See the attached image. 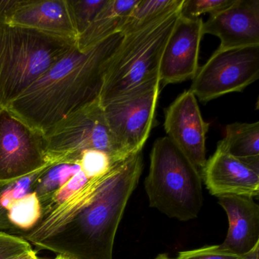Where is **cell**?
<instances>
[{
    "label": "cell",
    "instance_id": "cell-1",
    "mask_svg": "<svg viewBox=\"0 0 259 259\" xmlns=\"http://www.w3.org/2000/svg\"><path fill=\"white\" fill-rule=\"evenodd\" d=\"M123 36L117 33L85 52L75 45L6 109L45 134L62 119L99 100L106 71Z\"/></svg>",
    "mask_w": 259,
    "mask_h": 259
},
{
    "label": "cell",
    "instance_id": "cell-2",
    "mask_svg": "<svg viewBox=\"0 0 259 259\" xmlns=\"http://www.w3.org/2000/svg\"><path fill=\"white\" fill-rule=\"evenodd\" d=\"M142 168V151L119 162L98 197L40 250L72 259H113L116 232Z\"/></svg>",
    "mask_w": 259,
    "mask_h": 259
},
{
    "label": "cell",
    "instance_id": "cell-3",
    "mask_svg": "<svg viewBox=\"0 0 259 259\" xmlns=\"http://www.w3.org/2000/svg\"><path fill=\"white\" fill-rule=\"evenodd\" d=\"M76 45V40L0 25V108H6Z\"/></svg>",
    "mask_w": 259,
    "mask_h": 259
},
{
    "label": "cell",
    "instance_id": "cell-4",
    "mask_svg": "<svg viewBox=\"0 0 259 259\" xmlns=\"http://www.w3.org/2000/svg\"><path fill=\"white\" fill-rule=\"evenodd\" d=\"M145 188L150 206L169 218L191 221L201 211V174L167 136L154 142Z\"/></svg>",
    "mask_w": 259,
    "mask_h": 259
},
{
    "label": "cell",
    "instance_id": "cell-5",
    "mask_svg": "<svg viewBox=\"0 0 259 259\" xmlns=\"http://www.w3.org/2000/svg\"><path fill=\"white\" fill-rule=\"evenodd\" d=\"M181 8L123 36L104 75L99 98L103 107L159 75L162 54Z\"/></svg>",
    "mask_w": 259,
    "mask_h": 259
},
{
    "label": "cell",
    "instance_id": "cell-6",
    "mask_svg": "<svg viewBox=\"0 0 259 259\" xmlns=\"http://www.w3.org/2000/svg\"><path fill=\"white\" fill-rule=\"evenodd\" d=\"M43 146L47 158L54 164L78 163L81 153L87 150L104 151L116 163L127 158L115 143L100 100L49 128L43 135Z\"/></svg>",
    "mask_w": 259,
    "mask_h": 259
},
{
    "label": "cell",
    "instance_id": "cell-7",
    "mask_svg": "<svg viewBox=\"0 0 259 259\" xmlns=\"http://www.w3.org/2000/svg\"><path fill=\"white\" fill-rule=\"evenodd\" d=\"M160 88L156 75L103 107L115 143L125 158L142 151L149 137Z\"/></svg>",
    "mask_w": 259,
    "mask_h": 259
},
{
    "label": "cell",
    "instance_id": "cell-8",
    "mask_svg": "<svg viewBox=\"0 0 259 259\" xmlns=\"http://www.w3.org/2000/svg\"><path fill=\"white\" fill-rule=\"evenodd\" d=\"M259 78V46L217 50L198 69L189 91L201 102L241 92Z\"/></svg>",
    "mask_w": 259,
    "mask_h": 259
},
{
    "label": "cell",
    "instance_id": "cell-9",
    "mask_svg": "<svg viewBox=\"0 0 259 259\" xmlns=\"http://www.w3.org/2000/svg\"><path fill=\"white\" fill-rule=\"evenodd\" d=\"M54 164L44 151L43 135L0 109V186Z\"/></svg>",
    "mask_w": 259,
    "mask_h": 259
},
{
    "label": "cell",
    "instance_id": "cell-10",
    "mask_svg": "<svg viewBox=\"0 0 259 259\" xmlns=\"http://www.w3.org/2000/svg\"><path fill=\"white\" fill-rule=\"evenodd\" d=\"M210 123L203 119L196 97L188 90L165 110L167 137L189 158L201 175L206 161V134ZM202 178V177H201Z\"/></svg>",
    "mask_w": 259,
    "mask_h": 259
},
{
    "label": "cell",
    "instance_id": "cell-11",
    "mask_svg": "<svg viewBox=\"0 0 259 259\" xmlns=\"http://www.w3.org/2000/svg\"><path fill=\"white\" fill-rule=\"evenodd\" d=\"M203 22L180 14L163 50L159 67L160 84L166 85L193 79L198 69Z\"/></svg>",
    "mask_w": 259,
    "mask_h": 259
},
{
    "label": "cell",
    "instance_id": "cell-12",
    "mask_svg": "<svg viewBox=\"0 0 259 259\" xmlns=\"http://www.w3.org/2000/svg\"><path fill=\"white\" fill-rule=\"evenodd\" d=\"M203 34L219 37V51L259 46V0H235L210 16Z\"/></svg>",
    "mask_w": 259,
    "mask_h": 259
},
{
    "label": "cell",
    "instance_id": "cell-13",
    "mask_svg": "<svg viewBox=\"0 0 259 259\" xmlns=\"http://www.w3.org/2000/svg\"><path fill=\"white\" fill-rule=\"evenodd\" d=\"M206 187L215 196L257 197L259 169L217 148L201 172Z\"/></svg>",
    "mask_w": 259,
    "mask_h": 259
},
{
    "label": "cell",
    "instance_id": "cell-14",
    "mask_svg": "<svg viewBox=\"0 0 259 259\" xmlns=\"http://www.w3.org/2000/svg\"><path fill=\"white\" fill-rule=\"evenodd\" d=\"M8 25L68 40L78 37L69 0H21Z\"/></svg>",
    "mask_w": 259,
    "mask_h": 259
},
{
    "label": "cell",
    "instance_id": "cell-15",
    "mask_svg": "<svg viewBox=\"0 0 259 259\" xmlns=\"http://www.w3.org/2000/svg\"><path fill=\"white\" fill-rule=\"evenodd\" d=\"M228 219V231L223 248L247 254L259 246V206L254 198L224 195L218 197Z\"/></svg>",
    "mask_w": 259,
    "mask_h": 259
},
{
    "label": "cell",
    "instance_id": "cell-16",
    "mask_svg": "<svg viewBox=\"0 0 259 259\" xmlns=\"http://www.w3.org/2000/svg\"><path fill=\"white\" fill-rule=\"evenodd\" d=\"M139 0H107L89 28L78 36L76 47L85 52L117 33Z\"/></svg>",
    "mask_w": 259,
    "mask_h": 259
},
{
    "label": "cell",
    "instance_id": "cell-17",
    "mask_svg": "<svg viewBox=\"0 0 259 259\" xmlns=\"http://www.w3.org/2000/svg\"><path fill=\"white\" fill-rule=\"evenodd\" d=\"M217 148L259 169V122L227 125Z\"/></svg>",
    "mask_w": 259,
    "mask_h": 259
},
{
    "label": "cell",
    "instance_id": "cell-18",
    "mask_svg": "<svg viewBox=\"0 0 259 259\" xmlns=\"http://www.w3.org/2000/svg\"><path fill=\"white\" fill-rule=\"evenodd\" d=\"M184 0H139L121 29L123 35L135 32L181 8Z\"/></svg>",
    "mask_w": 259,
    "mask_h": 259
},
{
    "label": "cell",
    "instance_id": "cell-19",
    "mask_svg": "<svg viewBox=\"0 0 259 259\" xmlns=\"http://www.w3.org/2000/svg\"><path fill=\"white\" fill-rule=\"evenodd\" d=\"M7 210L12 225L23 233L33 230L41 218V203L34 192L14 200Z\"/></svg>",
    "mask_w": 259,
    "mask_h": 259
},
{
    "label": "cell",
    "instance_id": "cell-20",
    "mask_svg": "<svg viewBox=\"0 0 259 259\" xmlns=\"http://www.w3.org/2000/svg\"><path fill=\"white\" fill-rule=\"evenodd\" d=\"M81 170L79 163H57L48 167L31 187L40 201L66 184L73 176Z\"/></svg>",
    "mask_w": 259,
    "mask_h": 259
},
{
    "label": "cell",
    "instance_id": "cell-21",
    "mask_svg": "<svg viewBox=\"0 0 259 259\" xmlns=\"http://www.w3.org/2000/svg\"><path fill=\"white\" fill-rule=\"evenodd\" d=\"M174 259H259V246L247 254H240L223 248L221 245H209L180 251Z\"/></svg>",
    "mask_w": 259,
    "mask_h": 259
},
{
    "label": "cell",
    "instance_id": "cell-22",
    "mask_svg": "<svg viewBox=\"0 0 259 259\" xmlns=\"http://www.w3.org/2000/svg\"><path fill=\"white\" fill-rule=\"evenodd\" d=\"M78 163L81 171L91 180L105 175L117 163L104 151L87 150L81 153Z\"/></svg>",
    "mask_w": 259,
    "mask_h": 259
},
{
    "label": "cell",
    "instance_id": "cell-23",
    "mask_svg": "<svg viewBox=\"0 0 259 259\" xmlns=\"http://www.w3.org/2000/svg\"><path fill=\"white\" fill-rule=\"evenodd\" d=\"M107 2V0H69L78 36L89 28Z\"/></svg>",
    "mask_w": 259,
    "mask_h": 259
},
{
    "label": "cell",
    "instance_id": "cell-24",
    "mask_svg": "<svg viewBox=\"0 0 259 259\" xmlns=\"http://www.w3.org/2000/svg\"><path fill=\"white\" fill-rule=\"evenodd\" d=\"M235 0H184L180 14L190 19L199 18L201 15L216 14L233 4Z\"/></svg>",
    "mask_w": 259,
    "mask_h": 259
},
{
    "label": "cell",
    "instance_id": "cell-25",
    "mask_svg": "<svg viewBox=\"0 0 259 259\" xmlns=\"http://www.w3.org/2000/svg\"><path fill=\"white\" fill-rule=\"evenodd\" d=\"M21 0H0V25H8Z\"/></svg>",
    "mask_w": 259,
    "mask_h": 259
},
{
    "label": "cell",
    "instance_id": "cell-26",
    "mask_svg": "<svg viewBox=\"0 0 259 259\" xmlns=\"http://www.w3.org/2000/svg\"><path fill=\"white\" fill-rule=\"evenodd\" d=\"M3 188L0 186V192L2 191ZM0 232L11 233V234L18 235L22 236L23 234L22 232L16 229L14 226L12 225L10 221H9L7 210L0 204Z\"/></svg>",
    "mask_w": 259,
    "mask_h": 259
},
{
    "label": "cell",
    "instance_id": "cell-27",
    "mask_svg": "<svg viewBox=\"0 0 259 259\" xmlns=\"http://www.w3.org/2000/svg\"><path fill=\"white\" fill-rule=\"evenodd\" d=\"M0 259H40L37 256V251L34 248H30L25 251H19L16 254H11L7 257H1Z\"/></svg>",
    "mask_w": 259,
    "mask_h": 259
},
{
    "label": "cell",
    "instance_id": "cell-28",
    "mask_svg": "<svg viewBox=\"0 0 259 259\" xmlns=\"http://www.w3.org/2000/svg\"><path fill=\"white\" fill-rule=\"evenodd\" d=\"M154 259H174V258H171V257H169V256L167 255V254H158V255L157 256V257H155Z\"/></svg>",
    "mask_w": 259,
    "mask_h": 259
},
{
    "label": "cell",
    "instance_id": "cell-29",
    "mask_svg": "<svg viewBox=\"0 0 259 259\" xmlns=\"http://www.w3.org/2000/svg\"><path fill=\"white\" fill-rule=\"evenodd\" d=\"M53 259H72V258H69V257H66V256H63V255H57V257H54V258H53Z\"/></svg>",
    "mask_w": 259,
    "mask_h": 259
},
{
    "label": "cell",
    "instance_id": "cell-30",
    "mask_svg": "<svg viewBox=\"0 0 259 259\" xmlns=\"http://www.w3.org/2000/svg\"><path fill=\"white\" fill-rule=\"evenodd\" d=\"M0 109H1V108H0Z\"/></svg>",
    "mask_w": 259,
    "mask_h": 259
}]
</instances>
